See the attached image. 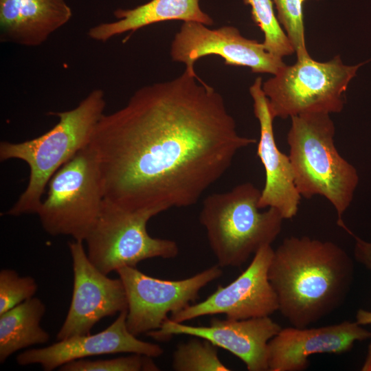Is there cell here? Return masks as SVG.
Returning <instances> with one entry per match:
<instances>
[{"label": "cell", "instance_id": "obj_22", "mask_svg": "<svg viewBox=\"0 0 371 371\" xmlns=\"http://www.w3.org/2000/svg\"><path fill=\"white\" fill-rule=\"evenodd\" d=\"M159 370L153 357L137 353L107 359H80L68 362L59 368L60 371H158Z\"/></svg>", "mask_w": 371, "mask_h": 371}, {"label": "cell", "instance_id": "obj_4", "mask_svg": "<svg viewBox=\"0 0 371 371\" xmlns=\"http://www.w3.org/2000/svg\"><path fill=\"white\" fill-rule=\"evenodd\" d=\"M291 118L289 157L301 197H325L336 210L338 225L352 234L342 216L352 203L359 175L337 150L330 114L306 113Z\"/></svg>", "mask_w": 371, "mask_h": 371}, {"label": "cell", "instance_id": "obj_13", "mask_svg": "<svg viewBox=\"0 0 371 371\" xmlns=\"http://www.w3.org/2000/svg\"><path fill=\"white\" fill-rule=\"evenodd\" d=\"M282 327L269 316L246 319L212 318L209 326H190L168 318L161 326L146 335L158 341L174 335H191L208 340L240 359L249 371H269V341Z\"/></svg>", "mask_w": 371, "mask_h": 371}, {"label": "cell", "instance_id": "obj_9", "mask_svg": "<svg viewBox=\"0 0 371 371\" xmlns=\"http://www.w3.org/2000/svg\"><path fill=\"white\" fill-rule=\"evenodd\" d=\"M116 272L126 294L127 327L136 337L159 329L168 313H176L193 304L200 290L223 273L218 265L176 280L150 276L136 267H124Z\"/></svg>", "mask_w": 371, "mask_h": 371}, {"label": "cell", "instance_id": "obj_16", "mask_svg": "<svg viewBox=\"0 0 371 371\" xmlns=\"http://www.w3.org/2000/svg\"><path fill=\"white\" fill-rule=\"evenodd\" d=\"M249 93L260 130L257 156L264 166L266 177L258 207L260 209L274 207L284 219H291L297 213L301 196L295 186L289 157L277 146L273 128L274 118L262 90L261 77L256 78L249 87Z\"/></svg>", "mask_w": 371, "mask_h": 371}, {"label": "cell", "instance_id": "obj_10", "mask_svg": "<svg viewBox=\"0 0 371 371\" xmlns=\"http://www.w3.org/2000/svg\"><path fill=\"white\" fill-rule=\"evenodd\" d=\"M72 260L73 291L71 304L56 339L91 333L101 319L127 309L124 284L119 278H110L89 259L83 242L68 243Z\"/></svg>", "mask_w": 371, "mask_h": 371}, {"label": "cell", "instance_id": "obj_12", "mask_svg": "<svg viewBox=\"0 0 371 371\" xmlns=\"http://www.w3.org/2000/svg\"><path fill=\"white\" fill-rule=\"evenodd\" d=\"M170 54L192 74H196L195 62L211 54L220 56L225 65L247 67L254 73L275 75L286 65L282 58L267 52L262 43L243 36L235 27L209 29L195 21L183 22L174 37Z\"/></svg>", "mask_w": 371, "mask_h": 371}, {"label": "cell", "instance_id": "obj_18", "mask_svg": "<svg viewBox=\"0 0 371 371\" xmlns=\"http://www.w3.org/2000/svg\"><path fill=\"white\" fill-rule=\"evenodd\" d=\"M116 21L98 24L87 32L89 37L99 42L126 32L165 21L181 20L213 24V19L203 12L199 0H150L131 9L118 8L113 12Z\"/></svg>", "mask_w": 371, "mask_h": 371}, {"label": "cell", "instance_id": "obj_8", "mask_svg": "<svg viewBox=\"0 0 371 371\" xmlns=\"http://www.w3.org/2000/svg\"><path fill=\"white\" fill-rule=\"evenodd\" d=\"M156 215L150 210H128L104 199L85 240L90 261L108 275L148 259L175 258L179 254L175 241L153 238L148 232L147 223Z\"/></svg>", "mask_w": 371, "mask_h": 371}, {"label": "cell", "instance_id": "obj_5", "mask_svg": "<svg viewBox=\"0 0 371 371\" xmlns=\"http://www.w3.org/2000/svg\"><path fill=\"white\" fill-rule=\"evenodd\" d=\"M260 194L246 182L203 200L199 221L221 267H240L280 233L284 218L274 207L259 211Z\"/></svg>", "mask_w": 371, "mask_h": 371}, {"label": "cell", "instance_id": "obj_24", "mask_svg": "<svg viewBox=\"0 0 371 371\" xmlns=\"http://www.w3.org/2000/svg\"><path fill=\"white\" fill-rule=\"evenodd\" d=\"M38 284L32 276H20L14 269L0 271V315L33 297Z\"/></svg>", "mask_w": 371, "mask_h": 371}, {"label": "cell", "instance_id": "obj_6", "mask_svg": "<svg viewBox=\"0 0 371 371\" xmlns=\"http://www.w3.org/2000/svg\"><path fill=\"white\" fill-rule=\"evenodd\" d=\"M47 187L36 214L43 229L53 236L85 242L104 200L99 161L91 144L63 164Z\"/></svg>", "mask_w": 371, "mask_h": 371}, {"label": "cell", "instance_id": "obj_17", "mask_svg": "<svg viewBox=\"0 0 371 371\" xmlns=\"http://www.w3.org/2000/svg\"><path fill=\"white\" fill-rule=\"evenodd\" d=\"M71 16L65 0H0V41L39 46Z\"/></svg>", "mask_w": 371, "mask_h": 371}, {"label": "cell", "instance_id": "obj_19", "mask_svg": "<svg viewBox=\"0 0 371 371\" xmlns=\"http://www.w3.org/2000/svg\"><path fill=\"white\" fill-rule=\"evenodd\" d=\"M46 311L38 297L28 299L0 315V363L16 352L49 340V334L40 325Z\"/></svg>", "mask_w": 371, "mask_h": 371}, {"label": "cell", "instance_id": "obj_26", "mask_svg": "<svg viewBox=\"0 0 371 371\" xmlns=\"http://www.w3.org/2000/svg\"><path fill=\"white\" fill-rule=\"evenodd\" d=\"M356 322L361 326L371 324V311L359 309L356 314ZM368 349H371V342Z\"/></svg>", "mask_w": 371, "mask_h": 371}, {"label": "cell", "instance_id": "obj_28", "mask_svg": "<svg viewBox=\"0 0 371 371\" xmlns=\"http://www.w3.org/2000/svg\"><path fill=\"white\" fill-rule=\"evenodd\" d=\"M302 2H304V1H306V0H302Z\"/></svg>", "mask_w": 371, "mask_h": 371}, {"label": "cell", "instance_id": "obj_2", "mask_svg": "<svg viewBox=\"0 0 371 371\" xmlns=\"http://www.w3.org/2000/svg\"><path fill=\"white\" fill-rule=\"evenodd\" d=\"M268 278L278 311L292 326L305 328L342 305L353 282L354 263L333 242L290 236L273 251Z\"/></svg>", "mask_w": 371, "mask_h": 371}, {"label": "cell", "instance_id": "obj_11", "mask_svg": "<svg viewBox=\"0 0 371 371\" xmlns=\"http://www.w3.org/2000/svg\"><path fill=\"white\" fill-rule=\"evenodd\" d=\"M273 251L271 245L261 247L247 269L230 284L218 285L205 300L170 315V319L183 323L217 314L233 319L270 316L278 311L277 295L268 278Z\"/></svg>", "mask_w": 371, "mask_h": 371}, {"label": "cell", "instance_id": "obj_23", "mask_svg": "<svg viewBox=\"0 0 371 371\" xmlns=\"http://www.w3.org/2000/svg\"><path fill=\"white\" fill-rule=\"evenodd\" d=\"M278 21L284 26L295 52L297 60L310 58L304 38L302 0H273Z\"/></svg>", "mask_w": 371, "mask_h": 371}, {"label": "cell", "instance_id": "obj_27", "mask_svg": "<svg viewBox=\"0 0 371 371\" xmlns=\"http://www.w3.org/2000/svg\"><path fill=\"white\" fill-rule=\"evenodd\" d=\"M363 371H371V349H368V355L364 364L361 368Z\"/></svg>", "mask_w": 371, "mask_h": 371}, {"label": "cell", "instance_id": "obj_25", "mask_svg": "<svg viewBox=\"0 0 371 371\" xmlns=\"http://www.w3.org/2000/svg\"><path fill=\"white\" fill-rule=\"evenodd\" d=\"M354 256L355 260L371 271V242H367L355 234Z\"/></svg>", "mask_w": 371, "mask_h": 371}, {"label": "cell", "instance_id": "obj_3", "mask_svg": "<svg viewBox=\"0 0 371 371\" xmlns=\"http://www.w3.org/2000/svg\"><path fill=\"white\" fill-rule=\"evenodd\" d=\"M105 106L104 91L95 89L75 108L48 113L58 117V122L44 134L17 143L1 142V161L20 159L30 168L27 186L8 215L37 214L49 181L63 164L90 144Z\"/></svg>", "mask_w": 371, "mask_h": 371}, {"label": "cell", "instance_id": "obj_14", "mask_svg": "<svg viewBox=\"0 0 371 371\" xmlns=\"http://www.w3.org/2000/svg\"><path fill=\"white\" fill-rule=\"evenodd\" d=\"M127 309L104 330L95 334L71 337L46 347L27 350L16 357L20 366L40 365L45 371H52L71 361L92 356L137 353L158 357L164 350L158 344L139 339L128 329Z\"/></svg>", "mask_w": 371, "mask_h": 371}, {"label": "cell", "instance_id": "obj_7", "mask_svg": "<svg viewBox=\"0 0 371 371\" xmlns=\"http://www.w3.org/2000/svg\"><path fill=\"white\" fill-rule=\"evenodd\" d=\"M363 64L346 65L337 56L327 62L310 57L285 65L262 83L271 115L286 119L306 113H339L348 85Z\"/></svg>", "mask_w": 371, "mask_h": 371}, {"label": "cell", "instance_id": "obj_21", "mask_svg": "<svg viewBox=\"0 0 371 371\" xmlns=\"http://www.w3.org/2000/svg\"><path fill=\"white\" fill-rule=\"evenodd\" d=\"M243 1L245 4L251 5V18L264 33L262 44L265 49L280 58L293 54V47L274 14L272 1Z\"/></svg>", "mask_w": 371, "mask_h": 371}, {"label": "cell", "instance_id": "obj_1", "mask_svg": "<svg viewBox=\"0 0 371 371\" xmlns=\"http://www.w3.org/2000/svg\"><path fill=\"white\" fill-rule=\"evenodd\" d=\"M256 142L238 133L222 95L185 69L175 79L139 89L124 107L104 113L90 144L104 199L158 214L196 203L236 154Z\"/></svg>", "mask_w": 371, "mask_h": 371}, {"label": "cell", "instance_id": "obj_20", "mask_svg": "<svg viewBox=\"0 0 371 371\" xmlns=\"http://www.w3.org/2000/svg\"><path fill=\"white\" fill-rule=\"evenodd\" d=\"M172 367L176 371H228L219 359L217 347L195 337L178 345L173 352Z\"/></svg>", "mask_w": 371, "mask_h": 371}, {"label": "cell", "instance_id": "obj_15", "mask_svg": "<svg viewBox=\"0 0 371 371\" xmlns=\"http://www.w3.org/2000/svg\"><path fill=\"white\" fill-rule=\"evenodd\" d=\"M371 337L357 322L344 321L319 328H282L268 343L269 371H303L315 354H341Z\"/></svg>", "mask_w": 371, "mask_h": 371}]
</instances>
